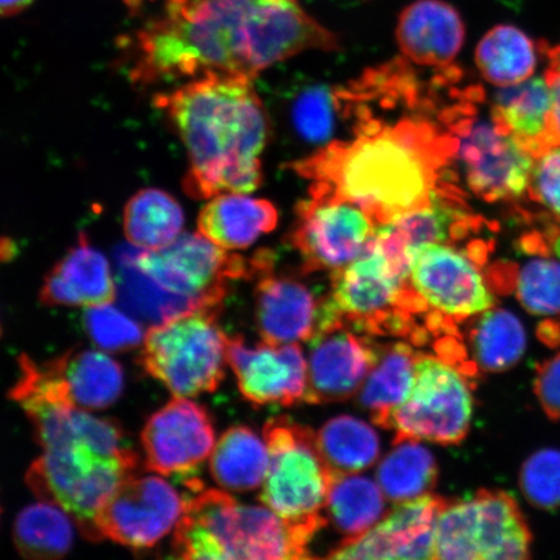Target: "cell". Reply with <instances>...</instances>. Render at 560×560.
Instances as JSON below:
<instances>
[{
	"label": "cell",
	"instance_id": "6da1fadb",
	"mask_svg": "<svg viewBox=\"0 0 560 560\" xmlns=\"http://www.w3.org/2000/svg\"><path fill=\"white\" fill-rule=\"evenodd\" d=\"M293 19L287 0H165L131 42L137 85L209 73L254 79L289 59Z\"/></svg>",
	"mask_w": 560,
	"mask_h": 560
},
{
	"label": "cell",
	"instance_id": "7a4b0ae2",
	"mask_svg": "<svg viewBox=\"0 0 560 560\" xmlns=\"http://www.w3.org/2000/svg\"><path fill=\"white\" fill-rule=\"evenodd\" d=\"M354 132L349 142L328 144L292 165L315 180L312 192L352 202L381 226L430 206L447 184L457 151L450 130L420 117L384 124L370 114Z\"/></svg>",
	"mask_w": 560,
	"mask_h": 560
},
{
	"label": "cell",
	"instance_id": "3957f363",
	"mask_svg": "<svg viewBox=\"0 0 560 560\" xmlns=\"http://www.w3.org/2000/svg\"><path fill=\"white\" fill-rule=\"evenodd\" d=\"M250 81L209 73L156 97L186 147L190 170L184 187L191 198L249 194L261 186L270 121Z\"/></svg>",
	"mask_w": 560,
	"mask_h": 560
},
{
	"label": "cell",
	"instance_id": "277c9868",
	"mask_svg": "<svg viewBox=\"0 0 560 560\" xmlns=\"http://www.w3.org/2000/svg\"><path fill=\"white\" fill-rule=\"evenodd\" d=\"M330 298L341 318L354 330L371 336H402L417 342L427 340L429 307L409 283V269L385 254L371 240L354 261L331 275Z\"/></svg>",
	"mask_w": 560,
	"mask_h": 560
},
{
	"label": "cell",
	"instance_id": "5b68a950",
	"mask_svg": "<svg viewBox=\"0 0 560 560\" xmlns=\"http://www.w3.org/2000/svg\"><path fill=\"white\" fill-rule=\"evenodd\" d=\"M270 464L260 500L282 520L312 537L325 527L334 472L319 451L317 433L287 418L264 427Z\"/></svg>",
	"mask_w": 560,
	"mask_h": 560
},
{
	"label": "cell",
	"instance_id": "8992f818",
	"mask_svg": "<svg viewBox=\"0 0 560 560\" xmlns=\"http://www.w3.org/2000/svg\"><path fill=\"white\" fill-rule=\"evenodd\" d=\"M135 451L107 454L86 444L44 450L25 476L27 487L39 499L55 503L72 516L82 535L100 541L97 513L125 480L138 471Z\"/></svg>",
	"mask_w": 560,
	"mask_h": 560
},
{
	"label": "cell",
	"instance_id": "52a82bcc",
	"mask_svg": "<svg viewBox=\"0 0 560 560\" xmlns=\"http://www.w3.org/2000/svg\"><path fill=\"white\" fill-rule=\"evenodd\" d=\"M220 307L178 315L152 326L144 336L139 365L175 397L210 394L225 377L228 336L219 325Z\"/></svg>",
	"mask_w": 560,
	"mask_h": 560
},
{
	"label": "cell",
	"instance_id": "ba28073f",
	"mask_svg": "<svg viewBox=\"0 0 560 560\" xmlns=\"http://www.w3.org/2000/svg\"><path fill=\"white\" fill-rule=\"evenodd\" d=\"M481 94L479 88L467 90L464 100L441 115L445 128L457 139L454 160L478 198L488 202L520 199L528 190L535 159L492 117L485 120L476 115L474 103Z\"/></svg>",
	"mask_w": 560,
	"mask_h": 560
},
{
	"label": "cell",
	"instance_id": "9c48e42d",
	"mask_svg": "<svg viewBox=\"0 0 560 560\" xmlns=\"http://www.w3.org/2000/svg\"><path fill=\"white\" fill-rule=\"evenodd\" d=\"M488 245L427 243L411 250L409 283L429 307L427 328L439 334L457 330L462 322L495 306L492 290L482 276Z\"/></svg>",
	"mask_w": 560,
	"mask_h": 560
},
{
	"label": "cell",
	"instance_id": "30bf717a",
	"mask_svg": "<svg viewBox=\"0 0 560 560\" xmlns=\"http://www.w3.org/2000/svg\"><path fill=\"white\" fill-rule=\"evenodd\" d=\"M532 541L529 525L514 497L482 489L471 499L447 503L441 511L433 559H528Z\"/></svg>",
	"mask_w": 560,
	"mask_h": 560
},
{
	"label": "cell",
	"instance_id": "8fae6325",
	"mask_svg": "<svg viewBox=\"0 0 560 560\" xmlns=\"http://www.w3.org/2000/svg\"><path fill=\"white\" fill-rule=\"evenodd\" d=\"M471 376L443 355L419 353L410 394L392 412L387 429L398 438L459 444L471 424Z\"/></svg>",
	"mask_w": 560,
	"mask_h": 560
},
{
	"label": "cell",
	"instance_id": "7c38bea8",
	"mask_svg": "<svg viewBox=\"0 0 560 560\" xmlns=\"http://www.w3.org/2000/svg\"><path fill=\"white\" fill-rule=\"evenodd\" d=\"M226 250L200 233L180 234L161 249L137 248L136 262L161 289L207 310L221 306L231 280L255 278L254 257L245 260Z\"/></svg>",
	"mask_w": 560,
	"mask_h": 560
},
{
	"label": "cell",
	"instance_id": "4fadbf2b",
	"mask_svg": "<svg viewBox=\"0 0 560 560\" xmlns=\"http://www.w3.org/2000/svg\"><path fill=\"white\" fill-rule=\"evenodd\" d=\"M296 208L290 243L303 258L306 272L339 270L359 258L376 231L361 208L331 196L312 192Z\"/></svg>",
	"mask_w": 560,
	"mask_h": 560
},
{
	"label": "cell",
	"instance_id": "5bb4252c",
	"mask_svg": "<svg viewBox=\"0 0 560 560\" xmlns=\"http://www.w3.org/2000/svg\"><path fill=\"white\" fill-rule=\"evenodd\" d=\"M380 352L371 335L354 330L338 313L328 314L310 340L304 402H339L360 394Z\"/></svg>",
	"mask_w": 560,
	"mask_h": 560
},
{
	"label": "cell",
	"instance_id": "9a60e30c",
	"mask_svg": "<svg viewBox=\"0 0 560 560\" xmlns=\"http://www.w3.org/2000/svg\"><path fill=\"white\" fill-rule=\"evenodd\" d=\"M185 502L170 482L155 476H131L104 503L96 515L101 540L149 549L177 525Z\"/></svg>",
	"mask_w": 560,
	"mask_h": 560
},
{
	"label": "cell",
	"instance_id": "2e32d148",
	"mask_svg": "<svg viewBox=\"0 0 560 560\" xmlns=\"http://www.w3.org/2000/svg\"><path fill=\"white\" fill-rule=\"evenodd\" d=\"M145 465L160 475H185L214 450L212 419L201 405L175 397L155 412L142 431Z\"/></svg>",
	"mask_w": 560,
	"mask_h": 560
},
{
	"label": "cell",
	"instance_id": "e0dca14e",
	"mask_svg": "<svg viewBox=\"0 0 560 560\" xmlns=\"http://www.w3.org/2000/svg\"><path fill=\"white\" fill-rule=\"evenodd\" d=\"M447 503L432 493L396 503L366 534L341 542L328 558L433 559L438 517Z\"/></svg>",
	"mask_w": 560,
	"mask_h": 560
},
{
	"label": "cell",
	"instance_id": "ac0fdd59",
	"mask_svg": "<svg viewBox=\"0 0 560 560\" xmlns=\"http://www.w3.org/2000/svg\"><path fill=\"white\" fill-rule=\"evenodd\" d=\"M228 362L245 400L255 406L305 401L307 361L298 342L247 348L242 336L228 339Z\"/></svg>",
	"mask_w": 560,
	"mask_h": 560
},
{
	"label": "cell",
	"instance_id": "d6986e66",
	"mask_svg": "<svg viewBox=\"0 0 560 560\" xmlns=\"http://www.w3.org/2000/svg\"><path fill=\"white\" fill-rule=\"evenodd\" d=\"M272 261L257 272L256 322L266 345L283 346L310 341L317 331L325 299L299 280L277 277Z\"/></svg>",
	"mask_w": 560,
	"mask_h": 560
},
{
	"label": "cell",
	"instance_id": "ffe728a7",
	"mask_svg": "<svg viewBox=\"0 0 560 560\" xmlns=\"http://www.w3.org/2000/svg\"><path fill=\"white\" fill-rule=\"evenodd\" d=\"M396 39L406 60L444 70L464 47L466 26L459 12L444 0H417L398 18Z\"/></svg>",
	"mask_w": 560,
	"mask_h": 560
},
{
	"label": "cell",
	"instance_id": "44dd1931",
	"mask_svg": "<svg viewBox=\"0 0 560 560\" xmlns=\"http://www.w3.org/2000/svg\"><path fill=\"white\" fill-rule=\"evenodd\" d=\"M490 117L535 160L560 147L551 91L545 77L497 90Z\"/></svg>",
	"mask_w": 560,
	"mask_h": 560
},
{
	"label": "cell",
	"instance_id": "7402d4cb",
	"mask_svg": "<svg viewBox=\"0 0 560 560\" xmlns=\"http://www.w3.org/2000/svg\"><path fill=\"white\" fill-rule=\"evenodd\" d=\"M117 283L110 266L85 234L45 278L40 303L45 305L101 306L114 303Z\"/></svg>",
	"mask_w": 560,
	"mask_h": 560
},
{
	"label": "cell",
	"instance_id": "603a6c76",
	"mask_svg": "<svg viewBox=\"0 0 560 560\" xmlns=\"http://www.w3.org/2000/svg\"><path fill=\"white\" fill-rule=\"evenodd\" d=\"M237 502L222 490H202L185 502L173 538L182 559H235L233 530Z\"/></svg>",
	"mask_w": 560,
	"mask_h": 560
},
{
	"label": "cell",
	"instance_id": "cb8c5ba5",
	"mask_svg": "<svg viewBox=\"0 0 560 560\" xmlns=\"http://www.w3.org/2000/svg\"><path fill=\"white\" fill-rule=\"evenodd\" d=\"M278 210L270 201L242 194H221L208 201L198 219L199 233L228 250L250 247L277 228Z\"/></svg>",
	"mask_w": 560,
	"mask_h": 560
},
{
	"label": "cell",
	"instance_id": "d4e9b609",
	"mask_svg": "<svg viewBox=\"0 0 560 560\" xmlns=\"http://www.w3.org/2000/svg\"><path fill=\"white\" fill-rule=\"evenodd\" d=\"M58 376L68 401L82 410H103L120 398L124 373L118 363L100 350H70L47 362Z\"/></svg>",
	"mask_w": 560,
	"mask_h": 560
},
{
	"label": "cell",
	"instance_id": "484cf974",
	"mask_svg": "<svg viewBox=\"0 0 560 560\" xmlns=\"http://www.w3.org/2000/svg\"><path fill=\"white\" fill-rule=\"evenodd\" d=\"M311 535L260 506L237 505L234 522L235 559L311 558Z\"/></svg>",
	"mask_w": 560,
	"mask_h": 560
},
{
	"label": "cell",
	"instance_id": "4316f807",
	"mask_svg": "<svg viewBox=\"0 0 560 560\" xmlns=\"http://www.w3.org/2000/svg\"><path fill=\"white\" fill-rule=\"evenodd\" d=\"M418 355L408 342L381 345L380 359L360 390V402L376 425L387 429L392 412L409 396Z\"/></svg>",
	"mask_w": 560,
	"mask_h": 560
},
{
	"label": "cell",
	"instance_id": "83f0119b",
	"mask_svg": "<svg viewBox=\"0 0 560 560\" xmlns=\"http://www.w3.org/2000/svg\"><path fill=\"white\" fill-rule=\"evenodd\" d=\"M270 454L265 440L245 425H234L222 433L210 454V474L223 489L247 492L262 486Z\"/></svg>",
	"mask_w": 560,
	"mask_h": 560
},
{
	"label": "cell",
	"instance_id": "f1b7e54d",
	"mask_svg": "<svg viewBox=\"0 0 560 560\" xmlns=\"http://www.w3.org/2000/svg\"><path fill=\"white\" fill-rule=\"evenodd\" d=\"M136 249L131 245L116 252L117 296L132 317L156 326L180 314L202 310L194 301L174 295L153 282L137 265Z\"/></svg>",
	"mask_w": 560,
	"mask_h": 560
},
{
	"label": "cell",
	"instance_id": "f546056e",
	"mask_svg": "<svg viewBox=\"0 0 560 560\" xmlns=\"http://www.w3.org/2000/svg\"><path fill=\"white\" fill-rule=\"evenodd\" d=\"M538 52L536 46L520 27L497 25L479 42L475 62L485 80L499 88L527 81L535 73Z\"/></svg>",
	"mask_w": 560,
	"mask_h": 560
},
{
	"label": "cell",
	"instance_id": "4dcf8cb0",
	"mask_svg": "<svg viewBox=\"0 0 560 560\" xmlns=\"http://www.w3.org/2000/svg\"><path fill=\"white\" fill-rule=\"evenodd\" d=\"M467 345L476 371L502 373L522 360L527 348V334L514 313L492 307L475 317Z\"/></svg>",
	"mask_w": 560,
	"mask_h": 560
},
{
	"label": "cell",
	"instance_id": "1f68e13d",
	"mask_svg": "<svg viewBox=\"0 0 560 560\" xmlns=\"http://www.w3.org/2000/svg\"><path fill=\"white\" fill-rule=\"evenodd\" d=\"M387 497L377 481L359 474H335L326 510L345 541L366 534L387 514Z\"/></svg>",
	"mask_w": 560,
	"mask_h": 560
},
{
	"label": "cell",
	"instance_id": "d6a6232c",
	"mask_svg": "<svg viewBox=\"0 0 560 560\" xmlns=\"http://www.w3.org/2000/svg\"><path fill=\"white\" fill-rule=\"evenodd\" d=\"M185 225L184 210L172 195L145 188L128 201L124 210V231L131 245L156 250L172 244Z\"/></svg>",
	"mask_w": 560,
	"mask_h": 560
},
{
	"label": "cell",
	"instance_id": "836d02e7",
	"mask_svg": "<svg viewBox=\"0 0 560 560\" xmlns=\"http://www.w3.org/2000/svg\"><path fill=\"white\" fill-rule=\"evenodd\" d=\"M438 480L433 454L411 438H395L394 447L376 468V481L394 503L429 494Z\"/></svg>",
	"mask_w": 560,
	"mask_h": 560
},
{
	"label": "cell",
	"instance_id": "e575fe53",
	"mask_svg": "<svg viewBox=\"0 0 560 560\" xmlns=\"http://www.w3.org/2000/svg\"><path fill=\"white\" fill-rule=\"evenodd\" d=\"M342 115L354 117V104L348 89L312 83L299 91L291 103L292 129L307 144L334 143Z\"/></svg>",
	"mask_w": 560,
	"mask_h": 560
},
{
	"label": "cell",
	"instance_id": "d590c367",
	"mask_svg": "<svg viewBox=\"0 0 560 560\" xmlns=\"http://www.w3.org/2000/svg\"><path fill=\"white\" fill-rule=\"evenodd\" d=\"M317 443L334 474H360L376 464L381 441L373 427L349 416L336 417L322 427Z\"/></svg>",
	"mask_w": 560,
	"mask_h": 560
},
{
	"label": "cell",
	"instance_id": "8d00e7d4",
	"mask_svg": "<svg viewBox=\"0 0 560 560\" xmlns=\"http://www.w3.org/2000/svg\"><path fill=\"white\" fill-rule=\"evenodd\" d=\"M12 536L24 558L51 560L65 557L70 550L73 527L65 510L44 501L21 511Z\"/></svg>",
	"mask_w": 560,
	"mask_h": 560
},
{
	"label": "cell",
	"instance_id": "74e56055",
	"mask_svg": "<svg viewBox=\"0 0 560 560\" xmlns=\"http://www.w3.org/2000/svg\"><path fill=\"white\" fill-rule=\"evenodd\" d=\"M83 327L95 346L108 353L129 352L144 338L138 322L112 304L88 307Z\"/></svg>",
	"mask_w": 560,
	"mask_h": 560
},
{
	"label": "cell",
	"instance_id": "f35d334b",
	"mask_svg": "<svg viewBox=\"0 0 560 560\" xmlns=\"http://www.w3.org/2000/svg\"><path fill=\"white\" fill-rule=\"evenodd\" d=\"M520 485L525 499L541 510L560 508V451L545 447L524 462Z\"/></svg>",
	"mask_w": 560,
	"mask_h": 560
},
{
	"label": "cell",
	"instance_id": "ab89813d",
	"mask_svg": "<svg viewBox=\"0 0 560 560\" xmlns=\"http://www.w3.org/2000/svg\"><path fill=\"white\" fill-rule=\"evenodd\" d=\"M527 192L560 225V147L535 160Z\"/></svg>",
	"mask_w": 560,
	"mask_h": 560
},
{
	"label": "cell",
	"instance_id": "60d3db41",
	"mask_svg": "<svg viewBox=\"0 0 560 560\" xmlns=\"http://www.w3.org/2000/svg\"><path fill=\"white\" fill-rule=\"evenodd\" d=\"M535 394L545 415L552 420H560V353L537 366Z\"/></svg>",
	"mask_w": 560,
	"mask_h": 560
},
{
	"label": "cell",
	"instance_id": "b9f144b4",
	"mask_svg": "<svg viewBox=\"0 0 560 560\" xmlns=\"http://www.w3.org/2000/svg\"><path fill=\"white\" fill-rule=\"evenodd\" d=\"M544 77L551 91L552 110H555L556 124L560 132V72L548 68Z\"/></svg>",
	"mask_w": 560,
	"mask_h": 560
},
{
	"label": "cell",
	"instance_id": "7bdbcfd3",
	"mask_svg": "<svg viewBox=\"0 0 560 560\" xmlns=\"http://www.w3.org/2000/svg\"><path fill=\"white\" fill-rule=\"evenodd\" d=\"M34 0H0V11L4 18L19 15L25 11Z\"/></svg>",
	"mask_w": 560,
	"mask_h": 560
},
{
	"label": "cell",
	"instance_id": "ee69618b",
	"mask_svg": "<svg viewBox=\"0 0 560 560\" xmlns=\"http://www.w3.org/2000/svg\"><path fill=\"white\" fill-rule=\"evenodd\" d=\"M541 51L548 56L549 68L560 72V42L559 45L555 47H548L545 44H541Z\"/></svg>",
	"mask_w": 560,
	"mask_h": 560
}]
</instances>
